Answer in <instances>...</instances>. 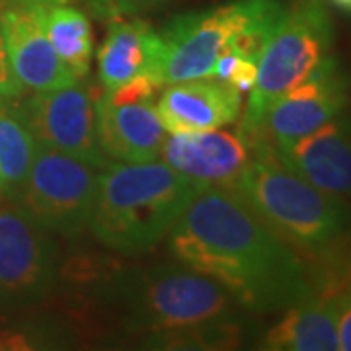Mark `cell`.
Returning <instances> with one entry per match:
<instances>
[{
    "label": "cell",
    "instance_id": "6da1fadb",
    "mask_svg": "<svg viewBox=\"0 0 351 351\" xmlns=\"http://www.w3.org/2000/svg\"><path fill=\"white\" fill-rule=\"evenodd\" d=\"M170 250L252 313L285 311L318 291L297 250L232 186L197 191L170 230Z\"/></svg>",
    "mask_w": 351,
    "mask_h": 351
},
{
    "label": "cell",
    "instance_id": "7a4b0ae2",
    "mask_svg": "<svg viewBox=\"0 0 351 351\" xmlns=\"http://www.w3.org/2000/svg\"><path fill=\"white\" fill-rule=\"evenodd\" d=\"M127 326L156 350H223L240 339L239 302L219 281L186 263H162L117 283Z\"/></svg>",
    "mask_w": 351,
    "mask_h": 351
},
{
    "label": "cell",
    "instance_id": "3957f363",
    "mask_svg": "<svg viewBox=\"0 0 351 351\" xmlns=\"http://www.w3.org/2000/svg\"><path fill=\"white\" fill-rule=\"evenodd\" d=\"M201 188L162 160L110 162L100 170L90 230L113 252H149L170 234Z\"/></svg>",
    "mask_w": 351,
    "mask_h": 351
},
{
    "label": "cell",
    "instance_id": "277c9868",
    "mask_svg": "<svg viewBox=\"0 0 351 351\" xmlns=\"http://www.w3.org/2000/svg\"><path fill=\"white\" fill-rule=\"evenodd\" d=\"M232 188L293 248L328 256L350 239L348 199L291 172L263 143H254V156Z\"/></svg>",
    "mask_w": 351,
    "mask_h": 351
},
{
    "label": "cell",
    "instance_id": "5b68a950",
    "mask_svg": "<svg viewBox=\"0 0 351 351\" xmlns=\"http://www.w3.org/2000/svg\"><path fill=\"white\" fill-rule=\"evenodd\" d=\"M285 10L283 0H234L211 10L176 16L158 32L154 78L162 86L213 78L219 57L232 43L263 51Z\"/></svg>",
    "mask_w": 351,
    "mask_h": 351
},
{
    "label": "cell",
    "instance_id": "8992f818",
    "mask_svg": "<svg viewBox=\"0 0 351 351\" xmlns=\"http://www.w3.org/2000/svg\"><path fill=\"white\" fill-rule=\"evenodd\" d=\"M332 43L334 25L320 0H297L287 6L260 55L258 78L240 129L252 133L269 104L297 86L332 55Z\"/></svg>",
    "mask_w": 351,
    "mask_h": 351
},
{
    "label": "cell",
    "instance_id": "52a82bcc",
    "mask_svg": "<svg viewBox=\"0 0 351 351\" xmlns=\"http://www.w3.org/2000/svg\"><path fill=\"white\" fill-rule=\"evenodd\" d=\"M100 170L71 154L39 147L20 205L49 232L76 239L90 230Z\"/></svg>",
    "mask_w": 351,
    "mask_h": 351
},
{
    "label": "cell",
    "instance_id": "ba28073f",
    "mask_svg": "<svg viewBox=\"0 0 351 351\" xmlns=\"http://www.w3.org/2000/svg\"><path fill=\"white\" fill-rule=\"evenodd\" d=\"M106 90L88 76L69 86L32 92L18 108L39 147L71 154L94 168L112 162L96 137V104Z\"/></svg>",
    "mask_w": 351,
    "mask_h": 351
},
{
    "label": "cell",
    "instance_id": "9c48e42d",
    "mask_svg": "<svg viewBox=\"0 0 351 351\" xmlns=\"http://www.w3.org/2000/svg\"><path fill=\"white\" fill-rule=\"evenodd\" d=\"M348 104L350 76L334 55H328L304 80L269 104L256 129L246 135L267 147L285 145L338 117Z\"/></svg>",
    "mask_w": 351,
    "mask_h": 351
},
{
    "label": "cell",
    "instance_id": "30bf717a",
    "mask_svg": "<svg viewBox=\"0 0 351 351\" xmlns=\"http://www.w3.org/2000/svg\"><path fill=\"white\" fill-rule=\"evenodd\" d=\"M57 276L59 260L49 230L22 205L0 207V306L43 299Z\"/></svg>",
    "mask_w": 351,
    "mask_h": 351
},
{
    "label": "cell",
    "instance_id": "8fae6325",
    "mask_svg": "<svg viewBox=\"0 0 351 351\" xmlns=\"http://www.w3.org/2000/svg\"><path fill=\"white\" fill-rule=\"evenodd\" d=\"M2 47L14 82L27 92L69 86L76 78L51 47L39 16V0H25L0 16Z\"/></svg>",
    "mask_w": 351,
    "mask_h": 351
},
{
    "label": "cell",
    "instance_id": "7c38bea8",
    "mask_svg": "<svg viewBox=\"0 0 351 351\" xmlns=\"http://www.w3.org/2000/svg\"><path fill=\"white\" fill-rule=\"evenodd\" d=\"M254 156V143L239 131H195L170 133L160 158L176 172L201 186H232Z\"/></svg>",
    "mask_w": 351,
    "mask_h": 351
},
{
    "label": "cell",
    "instance_id": "4fadbf2b",
    "mask_svg": "<svg viewBox=\"0 0 351 351\" xmlns=\"http://www.w3.org/2000/svg\"><path fill=\"white\" fill-rule=\"evenodd\" d=\"M271 151L302 180L351 199V115L339 113L308 135L271 147Z\"/></svg>",
    "mask_w": 351,
    "mask_h": 351
},
{
    "label": "cell",
    "instance_id": "5bb4252c",
    "mask_svg": "<svg viewBox=\"0 0 351 351\" xmlns=\"http://www.w3.org/2000/svg\"><path fill=\"white\" fill-rule=\"evenodd\" d=\"M168 133H195L230 125L242 112V94L217 78H195L168 84L154 104Z\"/></svg>",
    "mask_w": 351,
    "mask_h": 351
},
{
    "label": "cell",
    "instance_id": "9a60e30c",
    "mask_svg": "<svg viewBox=\"0 0 351 351\" xmlns=\"http://www.w3.org/2000/svg\"><path fill=\"white\" fill-rule=\"evenodd\" d=\"M96 137L112 162H152L160 156L168 131L154 101L112 104L104 92L96 104Z\"/></svg>",
    "mask_w": 351,
    "mask_h": 351
},
{
    "label": "cell",
    "instance_id": "2e32d148",
    "mask_svg": "<svg viewBox=\"0 0 351 351\" xmlns=\"http://www.w3.org/2000/svg\"><path fill=\"white\" fill-rule=\"evenodd\" d=\"M160 36L138 18H115L98 51V78L104 90H113L141 75L154 76Z\"/></svg>",
    "mask_w": 351,
    "mask_h": 351
},
{
    "label": "cell",
    "instance_id": "e0dca14e",
    "mask_svg": "<svg viewBox=\"0 0 351 351\" xmlns=\"http://www.w3.org/2000/svg\"><path fill=\"white\" fill-rule=\"evenodd\" d=\"M263 350L334 351L339 350L336 304L330 291L285 308L283 318L263 338Z\"/></svg>",
    "mask_w": 351,
    "mask_h": 351
},
{
    "label": "cell",
    "instance_id": "ac0fdd59",
    "mask_svg": "<svg viewBox=\"0 0 351 351\" xmlns=\"http://www.w3.org/2000/svg\"><path fill=\"white\" fill-rule=\"evenodd\" d=\"M39 16L51 47L64 66L76 78L88 76L94 55V34L86 14L64 2L39 0Z\"/></svg>",
    "mask_w": 351,
    "mask_h": 351
},
{
    "label": "cell",
    "instance_id": "d6986e66",
    "mask_svg": "<svg viewBox=\"0 0 351 351\" xmlns=\"http://www.w3.org/2000/svg\"><path fill=\"white\" fill-rule=\"evenodd\" d=\"M38 141L22 113L0 101V189L2 195L18 197L32 162L38 154Z\"/></svg>",
    "mask_w": 351,
    "mask_h": 351
},
{
    "label": "cell",
    "instance_id": "ffe728a7",
    "mask_svg": "<svg viewBox=\"0 0 351 351\" xmlns=\"http://www.w3.org/2000/svg\"><path fill=\"white\" fill-rule=\"evenodd\" d=\"M162 84L152 75H141L123 82L121 86L106 90V98L112 104H138V101H154Z\"/></svg>",
    "mask_w": 351,
    "mask_h": 351
},
{
    "label": "cell",
    "instance_id": "44dd1931",
    "mask_svg": "<svg viewBox=\"0 0 351 351\" xmlns=\"http://www.w3.org/2000/svg\"><path fill=\"white\" fill-rule=\"evenodd\" d=\"M326 291L332 293L336 304L339 350L351 351V283H330Z\"/></svg>",
    "mask_w": 351,
    "mask_h": 351
},
{
    "label": "cell",
    "instance_id": "7402d4cb",
    "mask_svg": "<svg viewBox=\"0 0 351 351\" xmlns=\"http://www.w3.org/2000/svg\"><path fill=\"white\" fill-rule=\"evenodd\" d=\"M158 2L162 0H90V6L94 14L104 20H115V18L135 16Z\"/></svg>",
    "mask_w": 351,
    "mask_h": 351
},
{
    "label": "cell",
    "instance_id": "603a6c76",
    "mask_svg": "<svg viewBox=\"0 0 351 351\" xmlns=\"http://www.w3.org/2000/svg\"><path fill=\"white\" fill-rule=\"evenodd\" d=\"M256 78H258V63L246 57H240L234 71L230 73L228 84L237 88L240 94H250V90L256 84Z\"/></svg>",
    "mask_w": 351,
    "mask_h": 351
},
{
    "label": "cell",
    "instance_id": "cb8c5ba5",
    "mask_svg": "<svg viewBox=\"0 0 351 351\" xmlns=\"http://www.w3.org/2000/svg\"><path fill=\"white\" fill-rule=\"evenodd\" d=\"M334 4H338L339 8H343V10H348L351 12V0H332Z\"/></svg>",
    "mask_w": 351,
    "mask_h": 351
},
{
    "label": "cell",
    "instance_id": "d4e9b609",
    "mask_svg": "<svg viewBox=\"0 0 351 351\" xmlns=\"http://www.w3.org/2000/svg\"><path fill=\"white\" fill-rule=\"evenodd\" d=\"M336 283H351V262L348 265V274H346V279L343 281H336Z\"/></svg>",
    "mask_w": 351,
    "mask_h": 351
},
{
    "label": "cell",
    "instance_id": "484cf974",
    "mask_svg": "<svg viewBox=\"0 0 351 351\" xmlns=\"http://www.w3.org/2000/svg\"><path fill=\"white\" fill-rule=\"evenodd\" d=\"M4 49V47H2V32H0V51Z\"/></svg>",
    "mask_w": 351,
    "mask_h": 351
},
{
    "label": "cell",
    "instance_id": "4316f807",
    "mask_svg": "<svg viewBox=\"0 0 351 351\" xmlns=\"http://www.w3.org/2000/svg\"><path fill=\"white\" fill-rule=\"evenodd\" d=\"M0 197H2V189H0Z\"/></svg>",
    "mask_w": 351,
    "mask_h": 351
}]
</instances>
